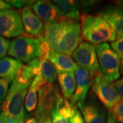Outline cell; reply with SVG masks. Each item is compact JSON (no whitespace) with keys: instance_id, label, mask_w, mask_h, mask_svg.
<instances>
[{"instance_id":"obj_1","label":"cell","mask_w":123,"mask_h":123,"mask_svg":"<svg viewBox=\"0 0 123 123\" xmlns=\"http://www.w3.org/2000/svg\"><path fill=\"white\" fill-rule=\"evenodd\" d=\"M81 38L92 44H100L116 39V33L100 15L83 14L80 17Z\"/></svg>"},{"instance_id":"obj_2","label":"cell","mask_w":123,"mask_h":123,"mask_svg":"<svg viewBox=\"0 0 123 123\" xmlns=\"http://www.w3.org/2000/svg\"><path fill=\"white\" fill-rule=\"evenodd\" d=\"M98 62L102 77L110 82L120 78L121 59L107 43L95 46Z\"/></svg>"},{"instance_id":"obj_3","label":"cell","mask_w":123,"mask_h":123,"mask_svg":"<svg viewBox=\"0 0 123 123\" xmlns=\"http://www.w3.org/2000/svg\"><path fill=\"white\" fill-rule=\"evenodd\" d=\"M81 39L79 23L71 19H62L61 31L55 52L70 55L80 44Z\"/></svg>"},{"instance_id":"obj_4","label":"cell","mask_w":123,"mask_h":123,"mask_svg":"<svg viewBox=\"0 0 123 123\" xmlns=\"http://www.w3.org/2000/svg\"><path fill=\"white\" fill-rule=\"evenodd\" d=\"M30 86L21 85L14 79L4 100L2 110L7 116L24 120V104L27 88Z\"/></svg>"},{"instance_id":"obj_5","label":"cell","mask_w":123,"mask_h":123,"mask_svg":"<svg viewBox=\"0 0 123 123\" xmlns=\"http://www.w3.org/2000/svg\"><path fill=\"white\" fill-rule=\"evenodd\" d=\"M8 53L21 62H28L39 56V40L26 34L20 36L10 43Z\"/></svg>"},{"instance_id":"obj_6","label":"cell","mask_w":123,"mask_h":123,"mask_svg":"<svg viewBox=\"0 0 123 123\" xmlns=\"http://www.w3.org/2000/svg\"><path fill=\"white\" fill-rule=\"evenodd\" d=\"M92 91L110 112L121 100L114 82H110L104 79L101 73L92 77Z\"/></svg>"},{"instance_id":"obj_7","label":"cell","mask_w":123,"mask_h":123,"mask_svg":"<svg viewBox=\"0 0 123 123\" xmlns=\"http://www.w3.org/2000/svg\"><path fill=\"white\" fill-rule=\"evenodd\" d=\"M77 66L89 71L92 77L98 74L100 68L95 46L88 42H81L72 54Z\"/></svg>"},{"instance_id":"obj_8","label":"cell","mask_w":123,"mask_h":123,"mask_svg":"<svg viewBox=\"0 0 123 123\" xmlns=\"http://www.w3.org/2000/svg\"><path fill=\"white\" fill-rule=\"evenodd\" d=\"M38 104L36 109L35 118L37 123H44L51 117V111L57 98L59 91L53 84H47L39 89Z\"/></svg>"},{"instance_id":"obj_9","label":"cell","mask_w":123,"mask_h":123,"mask_svg":"<svg viewBox=\"0 0 123 123\" xmlns=\"http://www.w3.org/2000/svg\"><path fill=\"white\" fill-rule=\"evenodd\" d=\"M23 33V27L18 12L12 9L0 12V36L18 37Z\"/></svg>"},{"instance_id":"obj_10","label":"cell","mask_w":123,"mask_h":123,"mask_svg":"<svg viewBox=\"0 0 123 123\" xmlns=\"http://www.w3.org/2000/svg\"><path fill=\"white\" fill-rule=\"evenodd\" d=\"M76 87L70 101L75 103H84L90 87L92 86V77L89 71L77 66L75 70Z\"/></svg>"},{"instance_id":"obj_11","label":"cell","mask_w":123,"mask_h":123,"mask_svg":"<svg viewBox=\"0 0 123 123\" xmlns=\"http://www.w3.org/2000/svg\"><path fill=\"white\" fill-rule=\"evenodd\" d=\"M19 14L21 18L23 30L26 35L31 37H39L43 34L44 25L42 21L34 12L30 7H25L19 10Z\"/></svg>"},{"instance_id":"obj_12","label":"cell","mask_w":123,"mask_h":123,"mask_svg":"<svg viewBox=\"0 0 123 123\" xmlns=\"http://www.w3.org/2000/svg\"><path fill=\"white\" fill-rule=\"evenodd\" d=\"M77 107L85 123H105L106 113L105 110L95 101H90L86 103H77Z\"/></svg>"},{"instance_id":"obj_13","label":"cell","mask_w":123,"mask_h":123,"mask_svg":"<svg viewBox=\"0 0 123 123\" xmlns=\"http://www.w3.org/2000/svg\"><path fill=\"white\" fill-rule=\"evenodd\" d=\"M111 27L116 35L123 37V10L118 6H110L99 14Z\"/></svg>"},{"instance_id":"obj_14","label":"cell","mask_w":123,"mask_h":123,"mask_svg":"<svg viewBox=\"0 0 123 123\" xmlns=\"http://www.w3.org/2000/svg\"><path fill=\"white\" fill-rule=\"evenodd\" d=\"M36 15L44 23L53 22L59 19L58 11L55 4L50 1H37L32 6Z\"/></svg>"},{"instance_id":"obj_15","label":"cell","mask_w":123,"mask_h":123,"mask_svg":"<svg viewBox=\"0 0 123 123\" xmlns=\"http://www.w3.org/2000/svg\"><path fill=\"white\" fill-rule=\"evenodd\" d=\"M48 60L54 66L57 73H74L77 66L70 55L52 51L49 54Z\"/></svg>"},{"instance_id":"obj_16","label":"cell","mask_w":123,"mask_h":123,"mask_svg":"<svg viewBox=\"0 0 123 123\" xmlns=\"http://www.w3.org/2000/svg\"><path fill=\"white\" fill-rule=\"evenodd\" d=\"M53 4L58 11L59 18L71 19L77 21L80 18V12L78 4L74 1L70 0H55Z\"/></svg>"},{"instance_id":"obj_17","label":"cell","mask_w":123,"mask_h":123,"mask_svg":"<svg viewBox=\"0 0 123 123\" xmlns=\"http://www.w3.org/2000/svg\"><path fill=\"white\" fill-rule=\"evenodd\" d=\"M22 63L12 57H4L0 59V79L6 80L9 84L12 83Z\"/></svg>"},{"instance_id":"obj_18","label":"cell","mask_w":123,"mask_h":123,"mask_svg":"<svg viewBox=\"0 0 123 123\" xmlns=\"http://www.w3.org/2000/svg\"><path fill=\"white\" fill-rule=\"evenodd\" d=\"M62 29V19L59 18L53 22L44 23L43 36L47 41L52 51H55L57 41Z\"/></svg>"},{"instance_id":"obj_19","label":"cell","mask_w":123,"mask_h":123,"mask_svg":"<svg viewBox=\"0 0 123 123\" xmlns=\"http://www.w3.org/2000/svg\"><path fill=\"white\" fill-rule=\"evenodd\" d=\"M57 80L63 97L65 99L70 101L74 94L76 87L74 73H57Z\"/></svg>"},{"instance_id":"obj_20","label":"cell","mask_w":123,"mask_h":123,"mask_svg":"<svg viewBox=\"0 0 123 123\" xmlns=\"http://www.w3.org/2000/svg\"><path fill=\"white\" fill-rule=\"evenodd\" d=\"M42 87V84L37 77H34L30 86L25 97V107L28 112H32L36 109L38 104L37 92Z\"/></svg>"},{"instance_id":"obj_21","label":"cell","mask_w":123,"mask_h":123,"mask_svg":"<svg viewBox=\"0 0 123 123\" xmlns=\"http://www.w3.org/2000/svg\"><path fill=\"white\" fill-rule=\"evenodd\" d=\"M35 76L32 73L31 70L27 64H22L20 67L16 75L14 80L21 85L30 86Z\"/></svg>"},{"instance_id":"obj_22","label":"cell","mask_w":123,"mask_h":123,"mask_svg":"<svg viewBox=\"0 0 123 123\" xmlns=\"http://www.w3.org/2000/svg\"><path fill=\"white\" fill-rule=\"evenodd\" d=\"M41 75L49 84H53L57 79V73L53 64L47 60L40 62Z\"/></svg>"},{"instance_id":"obj_23","label":"cell","mask_w":123,"mask_h":123,"mask_svg":"<svg viewBox=\"0 0 123 123\" xmlns=\"http://www.w3.org/2000/svg\"><path fill=\"white\" fill-rule=\"evenodd\" d=\"M40 42V54L39 59L40 62L47 60L49 54L51 51V47L47 43V41L44 38L43 35L40 36L37 38Z\"/></svg>"},{"instance_id":"obj_24","label":"cell","mask_w":123,"mask_h":123,"mask_svg":"<svg viewBox=\"0 0 123 123\" xmlns=\"http://www.w3.org/2000/svg\"><path fill=\"white\" fill-rule=\"evenodd\" d=\"M110 47L120 57L123 58V37L117 36L116 39L111 43Z\"/></svg>"},{"instance_id":"obj_25","label":"cell","mask_w":123,"mask_h":123,"mask_svg":"<svg viewBox=\"0 0 123 123\" xmlns=\"http://www.w3.org/2000/svg\"><path fill=\"white\" fill-rule=\"evenodd\" d=\"M111 113L120 123H123V99L121 100L114 107Z\"/></svg>"},{"instance_id":"obj_26","label":"cell","mask_w":123,"mask_h":123,"mask_svg":"<svg viewBox=\"0 0 123 123\" xmlns=\"http://www.w3.org/2000/svg\"><path fill=\"white\" fill-rule=\"evenodd\" d=\"M51 118L52 123H70L68 119L65 118L59 114L55 107H53L51 111Z\"/></svg>"},{"instance_id":"obj_27","label":"cell","mask_w":123,"mask_h":123,"mask_svg":"<svg viewBox=\"0 0 123 123\" xmlns=\"http://www.w3.org/2000/svg\"><path fill=\"white\" fill-rule=\"evenodd\" d=\"M9 83L4 79H0V104L4 101L8 91Z\"/></svg>"},{"instance_id":"obj_28","label":"cell","mask_w":123,"mask_h":123,"mask_svg":"<svg viewBox=\"0 0 123 123\" xmlns=\"http://www.w3.org/2000/svg\"><path fill=\"white\" fill-rule=\"evenodd\" d=\"M10 42L8 39L5 38L4 37L0 36V59L8 53L9 49Z\"/></svg>"},{"instance_id":"obj_29","label":"cell","mask_w":123,"mask_h":123,"mask_svg":"<svg viewBox=\"0 0 123 123\" xmlns=\"http://www.w3.org/2000/svg\"><path fill=\"white\" fill-rule=\"evenodd\" d=\"M7 2L17 8H23L25 7H29L28 6L35 3V1H7Z\"/></svg>"},{"instance_id":"obj_30","label":"cell","mask_w":123,"mask_h":123,"mask_svg":"<svg viewBox=\"0 0 123 123\" xmlns=\"http://www.w3.org/2000/svg\"><path fill=\"white\" fill-rule=\"evenodd\" d=\"M115 88L119 94L120 97L123 99V77L121 79H118L114 82Z\"/></svg>"},{"instance_id":"obj_31","label":"cell","mask_w":123,"mask_h":123,"mask_svg":"<svg viewBox=\"0 0 123 123\" xmlns=\"http://www.w3.org/2000/svg\"><path fill=\"white\" fill-rule=\"evenodd\" d=\"M69 120L70 123H85L81 112H79L78 110L77 111L75 114L69 119Z\"/></svg>"},{"instance_id":"obj_32","label":"cell","mask_w":123,"mask_h":123,"mask_svg":"<svg viewBox=\"0 0 123 123\" xmlns=\"http://www.w3.org/2000/svg\"><path fill=\"white\" fill-rule=\"evenodd\" d=\"M11 8H12V6L8 3L7 1H5L0 0V12H2L6 10H10Z\"/></svg>"},{"instance_id":"obj_33","label":"cell","mask_w":123,"mask_h":123,"mask_svg":"<svg viewBox=\"0 0 123 123\" xmlns=\"http://www.w3.org/2000/svg\"><path fill=\"white\" fill-rule=\"evenodd\" d=\"M8 121V116L5 113L0 114V123H7Z\"/></svg>"},{"instance_id":"obj_34","label":"cell","mask_w":123,"mask_h":123,"mask_svg":"<svg viewBox=\"0 0 123 123\" xmlns=\"http://www.w3.org/2000/svg\"><path fill=\"white\" fill-rule=\"evenodd\" d=\"M25 123H37V120L35 118H30L27 119Z\"/></svg>"},{"instance_id":"obj_35","label":"cell","mask_w":123,"mask_h":123,"mask_svg":"<svg viewBox=\"0 0 123 123\" xmlns=\"http://www.w3.org/2000/svg\"><path fill=\"white\" fill-rule=\"evenodd\" d=\"M110 113H111V112H110ZM111 123H120L118 120L114 116L112 115V114H111Z\"/></svg>"},{"instance_id":"obj_36","label":"cell","mask_w":123,"mask_h":123,"mask_svg":"<svg viewBox=\"0 0 123 123\" xmlns=\"http://www.w3.org/2000/svg\"><path fill=\"white\" fill-rule=\"evenodd\" d=\"M116 4L118 6V7H120V8H122L123 10V0L116 1Z\"/></svg>"},{"instance_id":"obj_37","label":"cell","mask_w":123,"mask_h":123,"mask_svg":"<svg viewBox=\"0 0 123 123\" xmlns=\"http://www.w3.org/2000/svg\"><path fill=\"white\" fill-rule=\"evenodd\" d=\"M120 71L121 73V74L123 75V58L121 59V62H120Z\"/></svg>"},{"instance_id":"obj_38","label":"cell","mask_w":123,"mask_h":123,"mask_svg":"<svg viewBox=\"0 0 123 123\" xmlns=\"http://www.w3.org/2000/svg\"><path fill=\"white\" fill-rule=\"evenodd\" d=\"M106 123H111V114L110 112L109 113V114H108Z\"/></svg>"},{"instance_id":"obj_39","label":"cell","mask_w":123,"mask_h":123,"mask_svg":"<svg viewBox=\"0 0 123 123\" xmlns=\"http://www.w3.org/2000/svg\"><path fill=\"white\" fill-rule=\"evenodd\" d=\"M23 122H24V120H22V119H15L14 123H23Z\"/></svg>"},{"instance_id":"obj_40","label":"cell","mask_w":123,"mask_h":123,"mask_svg":"<svg viewBox=\"0 0 123 123\" xmlns=\"http://www.w3.org/2000/svg\"><path fill=\"white\" fill-rule=\"evenodd\" d=\"M45 123H52V121H51V117H49L46 120H45Z\"/></svg>"},{"instance_id":"obj_41","label":"cell","mask_w":123,"mask_h":123,"mask_svg":"<svg viewBox=\"0 0 123 123\" xmlns=\"http://www.w3.org/2000/svg\"></svg>"}]
</instances>
